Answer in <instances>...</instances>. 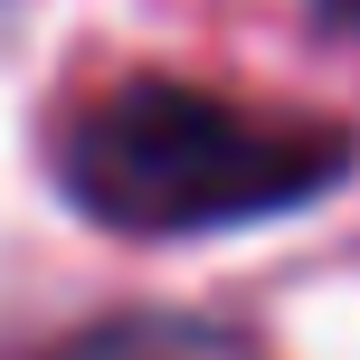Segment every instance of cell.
I'll use <instances>...</instances> for the list:
<instances>
[{
	"label": "cell",
	"instance_id": "6da1fadb",
	"mask_svg": "<svg viewBox=\"0 0 360 360\" xmlns=\"http://www.w3.org/2000/svg\"><path fill=\"white\" fill-rule=\"evenodd\" d=\"M67 199L124 237H190V228H237V218L313 209L351 171V133L294 124V114H247L228 95L133 76L95 95L57 143Z\"/></svg>",
	"mask_w": 360,
	"mask_h": 360
},
{
	"label": "cell",
	"instance_id": "7a4b0ae2",
	"mask_svg": "<svg viewBox=\"0 0 360 360\" xmlns=\"http://www.w3.org/2000/svg\"><path fill=\"white\" fill-rule=\"evenodd\" d=\"M57 360H256V342H237L228 323H199V313H124V323L76 332Z\"/></svg>",
	"mask_w": 360,
	"mask_h": 360
},
{
	"label": "cell",
	"instance_id": "3957f363",
	"mask_svg": "<svg viewBox=\"0 0 360 360\" xmlns=\"http://www.w3.org/2000/svg\"><path fill=\"white\" fill-rule=\"evenodd\" d=\"M313 19L323 29H360V0H313Z\"/></svg>",
	"mask_w": 360,
	"mask_h": 360
}]
</instances>
